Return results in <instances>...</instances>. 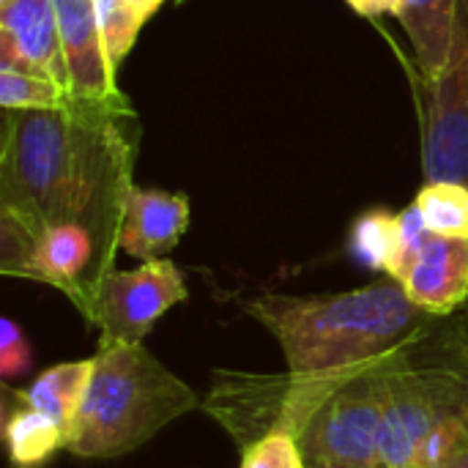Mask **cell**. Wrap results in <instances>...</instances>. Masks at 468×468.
Masks as SVG:
<instances>
[{
	"label": "cell",
	"instance_id": "cell-15",
	"mask_svg": "<svg viewBox=\"0 0 468 468\" xmlns=\"http://www.w3.org/2000/svg\"><path fill=\"white\" fill-rule=\"evenodd\" d=\"M398 247H400V214L389 208H367L354 219L348 233V252L359 266L389 277L395 269Z\"/></svg>",
	"mask_w": 468,
	"mask_h": 468
},
{
	"label": "cell",
	"instance_id": "cell-21",
	"mask_svg": "<svg viewBox=\"0 0 468 468\" xmlns=\"http://www.w3.org/2000/svg\"><path fill=\"white\" fill-rule=\"evenodd\" d=\"M431 230L420 214V208L411 203L409 208L400 211V247H398V258H395V269H392V280H400L406 274V269L414 263V258L422 252V247L431 241Z\"/></svg>",
	"mask_w": 468,
	"mask_h": 468
},
{
	"label": "cell",
	"instance_id": "cell-14",
	"mask_svg": "<svg viewBox=\"0 0 468 468\" xmlns=\"http://www.w3.org/2000/svg\"><path fill=\"white\" fill-rule=\"evenodd\" d=\"M90 378H93V356L77 362H60L44 370L27 389H22V395L30 406L60 422L69 436V428L85 400Z\"/></svg>",
	"mask_w": 468,
	"mask_h": 468
},
{
	"label": "cell",
	"instance_id": "cell-6",
	"mask_svg": "<svg viewBox=\"0 0 468 468\" xmlns=\"http://www.w3.org/2000/svg\"><path fill=\"white\" fill-rule=\"evenodd\" d=\"M389 367L354 378L351 384L337 389L307 420L296 441L310 466L324 461L381 463V420H384L381 378Z\"/></svg>",
	"mask_w": 468,
	"mask_h": 468
},
{
	"label": "cell",
	"instance_id": "cell-7",
	"mask_svg": "<svg viewBox=\"0 0 468 468\" xmlns=\"http://www.w3.org/2000/svg\"><path fill=\"white\" fill-rule=\"evenodd\" d=\"M420 104L425 181L468 186V0H463L452 60L436 80H422Z\"/></svg>",
	"mask_w": 468,
	"mask_h": 468
},
{
	"label": "cell",
	"instance_id": "cell-13",
	"mask_svg": "<svg viewBox=\"0 0 468 468\" xmlns=\"http://www.w3.org/2000/svg\"><path fill=\"white\" fill-rule=\"evenodd\" d=\"M3 439L14 468H41L58 450H66V428L30 406L22 389L5 392Z\"/></svg>",
	"mask_w": 468,
	"mask_h": 468
},
{
	"label": "cell",
	"instance_id": "cell-22",
	"mask_svg": "<svg viewBox=\"0 0 468 468\" xmlns=\"http://www.w3.org/2000/svg\"><path fill=\"white\" fill-rule=\"evenodd\" d=\"M346 3H348L356 14L376 19V16H384V14H395V16H398L406 0H346Z\"/></svg>",
	"mask_w": 468,
	"mask_h": 468
},
{
	"label": "cell",
	"instance_id": "cell-19",
	"mask_svg": "<svg viewBox=\"0 0 468 468\" xmlns=\"http://www.w3.org/2000/svg\"><path fill=\"white\" fill-rule=\"evenodd\" d=\"M241 468H310L296 436L291 433H269L250 444L241 455Z\"/></svg>",
	"mask_w": 468,
	"mask_h": 468
},
{
	"label": "cell",
	"instance_id": "cell-4",
	"mask_svg": "<svg viewBox=\"0 0 468 468\" xmlns=\"http://www.w3.org/2000/svg\"><path fill=\"white\" fill-rule=\"evenodd\" d=\"M384 420H381V466H417L420 450L433 428L466 409L461 384L441 370H417L406 359L384 373Z\"/></svg>",
	"mask_w": 468,
	"mask_h": 468
},
{
	"label": "cell",
	"instance_id": "cell-20",
	"mask_svg": "<svg viewBox=\"0 0 468 468\" xmlns=\"http://www.w3.org/2000/svg\"><path fill=\"white\" fill-rule=\"evenodd\" d=\"M33 367V351L22 326L11 318H0V373L5 381L27 376Z\"/></svg>",
	"mask_w": 468,
	"mask_h": 468
},
{
	"label": "cell",
	"instance_id": "cell-12",
	"mask_svg": "<svg viewBox=\"0 0 468 468\" xmlns=\"http://www.w3.org/2000/svg\"><path fill=\"white\" fill-rule=\"evenodd\" d=\"M463 0H406L398 19L414 47L420 77L436 80L452 60Z\"/></svg>",
	"mask_w": 468,
	"mask_h": 468
},
{
	"label": "cell",
	"instance_id": "cell-3",
	"mask_svg": "<svg viewBox=\"0 0 468 468\" xmlns=\"http://www.w3.org/2000/svg\"><path fill=\"white\" fill-rule=\"evenodd\" d=\"M197 406L200 395L143 343H99L66 450L88 461L123 458Z\"/></svg>",
	"mask_w": 468,
	"mask_h": 468
},
{
	"label": "cell",
	"instance_id": "cell-23",
	"mask_svg": "<svg viewBox=\"0 0 468 468\" xmlns=\"http://www.w3.org/2000/svg\"><path fill=\"white\" fill-rule=\"evenodd\" d=\"M126 3H129V5H132V8L145 19V22H148V19L154 16V11H156L165 0H126Z\"/></svg>",
	"mask_w": 468,
	"mask_h": 468
},
{
	"label": "cell",
	"instance_id": "cell-24",
	"mask_svg": "<svg viewBox=\"0 0 468 468\" xmlns=\"http://www.w3.org/2000/svg\"><path fill=\"white\" fill-rule=\"evenodd\" d=\"M310 468H384L381 463H351V461H324L313 463Z\"/></svg>",
	"mask_w": 468,
	"mask_h": 468
},
{
	"label": "cell",
	"instance_id": "cell-8",
	"mask_svg": "<svg viewBox=\"0 0 468 468\" xmlns=\"http://www.w3.org/2000/svg\"><path fill=\"white\" fill-rule=\"evenodd\" d=\"M0 69L41 74L69 88L55 0H0Z\"/></svg>",
	"mask_w": 468,
	"mask_h": 468
},
{
	"label": "cell",
	"instance_id": "cell-1",
	"mask_svg": "<svg viewBox=\"0 0 468 468\" xmlns=\"http://www.w3.org/2000/svg\"><path fill=\"white\" fill-rule=\"evenodd\" d=\"M132 121L123 96L3 110L0 247L60 222L88 225L118 244L134 170Z\"/></svg>",
	"mask_w": 468,
	"mask_h": 468
},
{
	"label": "cell",
	"instance_id": "cell-25",
	"mask_svg": "<svg viewBox=\"0 0 468 468\" xmlns=\"http://www.w3.org/2000/svg\"><path fill=\"white\" fill-rule=\"evenodd\" d=\"M439 468H468V450L455 452L452 458H447V461H444Z\"/></svg>",
	"mask_w": 468,
	"mask_h": 468
},
{
	"label": "cell",
	"instance_id": "cell-9",
	"mask_svg": "<svg viewBox=\"0 0 468 468\" xmlns=\"http://www.w3.org/2000/svg\"><path fill=\"white\" fill-rule=\"evenodd\" d=\"M55 11L71 96L85 101L123 96L115 88V69L104 49L93 0H55Z\"/></svg>",
	"mask_w": 468,
	"mask_h": 468
},
{
	"label": "cell",
	"instance_id": "cell-10",
	"mask_svg": "<svg viewBox=\"0 0 468 468\" xmlns=\"http://www.w3.org/2000/svg\"><path fill=\"white\" fill-rule=\"evenodd\" d=\"M189 228V197L184 192L129 186L118 230V250L140 263L159 261L178 247Z\"/></svg>",
	"mask_w": 468,
	"mask_h": 468
},
{
	"label": "cell",
	"instance_id": "cell-17",
	"mask_svg": "<svg viewBox=\"0 0 468 468\" xmlns=\"http://www.w3.org/2000/svg\"><path fill=\"white\" fill-rule=\"evenodd\" d=\"M69 88L58 85L49 77L0 69V107L3 110H44L69 101Z\"/></svg>",
	"mask_w": 468,
	"mask_h": 468
},
{
	"label": "cell",
	"instance_id": "cell-2",
	"mask_svg": "<svg viewBox=\"0 0 468 468\" xmlns=\"http://www.w3.org/2000/svg\"><path fill=\"white\" fill-rule=\"evenodd\" d=\"M241 310L280 346L291 376L356 378L400 362L431 326L392 277L318 296L263 293Z\"/></svg>",
	"mask_w": 468,
	"mask_h": 468
},
{
	"label": "cell",
	"instance_id": "cell-5",
	"mask_svg": "<svg viewBox=\"0 0 468 468\" xmlns=\"http://www.w3.org/2000/svg\"><path fill=\"white\" fill-rule=\"evenodd\" d=\"M186 296L178 266L159 258L132 271H107L80 313L99 329V343H143L154 324Z\"/></svg>",
	"mask_w": 468,
	"mask_h": 468
},
{
	"label": "cell",
	"instance_id": "cell-18",
	"mask_svg": "<svg viewBox=\"0 0 468 468\" xmlns=\"http://www.w3.org/2000/svg\"><path fill=\"white\" fill-rule=\"evenodd\" d=\"M93 8H96V22L104 38L107 58L118 71L121 60L132 52L145 19L126 0H93Z\"/></svg>",
	"mask_w": 468,
	"mask_h": 468
},
{
	"label": "cell",
	"instance_id": "cell-16",
	"mask_svg": "<svg viewBox=\"0 0 468 468\" xmlns=\"http://www.w3.org/2000/svg\"><path fill=\"white\" fill-rule=\"evenodd\" d=\"M414 206L433 236L468 239V186L455 181H425Z\"/></svg>",
	"mask_w": 468,
	"mask_h": 468
},
{
	"label": "cell",
	"instance_id": "cell-26",
	"mask_svg": "<svg viewBox=\"0 0 468 468\" xmlns=\"http://www.w3.org/2000/svg\"><path fill=\"white\" fill-rule=\"evenodd\" d=\"M411 468H422V466H411Z\"/></svg>",
	"mask_w": 468,
	"mask_h": 468
},
{
	"label": "cell",
	"instance_id": "cell-11",
	"mask_svg": "<svg viewBox=\"0 0 468 468\" xmlns=\"http://www.w3.org/2000/svg\"><path fill=\"white\" fill-rule=\"evenodd\" d=\"M398 282L428 315H450L468 302V239L431 236Z\"/></svg>",
	"mask_w": 468,
	"mask_h": 468
}]
</instances>
